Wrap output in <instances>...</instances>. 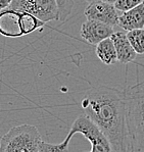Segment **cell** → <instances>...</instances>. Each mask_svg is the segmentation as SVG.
<instances>
[{
    "label": "cell",
    "instance_id": "obj_1",
    "mask_svg": "<svg viewBox=\"0 0 144 152\" xmlns=\"http://www.w3.org/2000/svg\"><path fill=\"white\" fill-rule=\"evenodd\" d=\"M84 113L104 134L111 151H128L125 91L110 86L93 87L82 99Z\"/></svg>",
    "mask_w": 144,
    "mask_h": 152
},
{
    "label": "cell",
    "instance_id": "obj_2",
    "mask_svg": "<svg viewBox=\"0 0 144 152\" xmlns=\"http://www.w3.org/2000/svg\"><path fill=\"white\" fill-rule=\"evenodd\" d=\"M124 91L128 151L144 152V81Z\"/></svg>",
    "mask_w": 144,
    "mask_h": 152
},
{
    "label": "cell",
    "instance_id": "obj_3",
    "mask_svg": "<svg viewBox=\"0 0 144 152\" xmlns=\"http://www.w3.org/2000/svg\"><path fill=\"white\" fill-rule=\"evenodd\" d=\"M44 141L38 129L31 125L11 128L0 139V151L42 152Z\"/></svg>",
    "mask_w": 144,
    "mask_h": 152
},
{
    "label": "cell",
    "instance_id": "obj_4",
    "mask_svg": "<svg viewBox=\"0 0 144 152\" xmlns=\"http://www.w3.org/2000/svg\"><path fill=\"white\" fill-rule=\"evenodd\" d=\"M76 134H82L86 139L91 144V151L92 152H110L111 151L110 144L104 134L100 131V129L90 120V118L83 112L82 114L76 118L73 123L69 130V134L67 135L66 139L59 144H55V151L62 152L68 151L69 144L73 136Z\"/></svg>",
    "mask_w": 144,
    "mask_h": 152
},
{
    "label": "cell",
    "instance_id": "obj_5",
    "mask_svg": "<svg viewBox=\"0 0 144 152\" xmlns=\"http://www.w3.org/2000/svg\"><path fill=\"white\" fill-rule=\"evenodd\" d=\"M45 23L26 11L5 8L0 11V34L17 38L41 29Z\"/></svg>",
    "mask_w": 144,
    "mask_h": 152
},
{
    "label": "cell",
    "instance_id": "obj_6",
    "mask_svg": "<svg viewBox=\"0 0 144 152\" xmlns=\"http://www.w3.org/2000/svg\"><path fill=\"white\" fill-rule=\"evenodd\" d=\"M8 8L26 11L46 23L58 20L55 0H11Z\"/></svg>",
    "mask_w": 144,
    "mask_h": 152
},
{
    "label": "cell",
    "instance_id": "obj_7",
    "mask_svg": "<svg viewBox=\"0 0 144 152\" xmlns=\"http://www.w3.org/2000/svg\"><path fill=\"white\" fill-rule=\"evenodd\" d=\"M84 15L87 20H94L102 22L113 27L118 26L119 10L115 7L113 3L105 0H95L89 2V5L84 10Z\"/></svg>",
    "mask_w": 144,
    "mask_h": 152
},
{
    "label": "cell",
    "instance_id": "obj_8",
    "mask_svg": "<svg viewBox=\"0 0 144 152\" xmlns=\"http://www.w3.org/2000/svg\"><path fill=\"white\" fill-rule=\"evenodd\" d=\"M113 32V26L94 20H87L82 24L80 30L82 38L92 45H96L100 41L110 37Z\"/></svg>",
    "mask_w": 144,
    "mask_h": 152
},
{
    "label": "cell",
    "instance_id": "obj_9",
    "mask_svg": "<svg viewBox=\"0 0 144 152\" xmlns=\"http://www.w3.org/2000/svg\"><path fill=\"white\" fill-rule=\"evenodd\" d=\"M118 27L126 32L144 28V1L135 7L121 12L118 20Z\"/></svg>",
    "mask_w": 144,
    "mask_h": 152
},
{
    "label": "cell",
    "instance_id": "obj_10",
    "mask_svg": "<svg viewBox=\"0 0 144 152\" xmlns=\"http://www.w3.org/2000/svg\"><path fill=\"white\" fill-rule=\"evenodd\" d=\"M113 42L115 51H117L118 61L121 64H127L132 62L136 58V51L132 47L130 41L128 40L126 33L124 32H113L110 36Z\"/></svg>",
    "mask_w": 144,
    "mask_h": 152
},
{
    "label": "cell",
    "instance_id": "obj_11",
    "mask_svg": "<svg viewBox=\"0 0 144 152\" xmlns=\"http://www.w3.org/2000/svg\"><path fill=\"white\" fill-rule=\"evenodd\" d=\"M95 53L104 64L110 65L118 62L117 51L110 37L104 39L95 45Z\"/></svg>",
    "mask_w": 144,
    "mask_h": 152
},
{
    "label": "cell",
    "instance_id": "obj_12",
    "mask_svg": "<svg viewBox=\"0 0 144 152\" xmlns=\"http://www.w3.org/2000/svg\"><path fill=\"white\" fill-rule=\"evenodd\" d=\"M126 35L137 54H144V28L128 31Z\"/></svg>",
    "mask_w": 144,
    "mask_h": 152
},
{
    "label": "cell",
    "instance_id": "obj_13",
    "mask_svg": "<svg viewBox=\"0 0 144 152\" xmlns=\"http://www.w3.org/2000/svg\"><path fill=\"white\" fill-rule=\"evenodd\" d=\"M58 11V20L59 22H64L71 15L72 9L74 7V0H55Z\"/></svg>",
    "mask_w": 144,
    "mask_h": 152
},
{
    "label": "cell",
    "instance_id": "obj_14",
    "mask_svg": "<svg viewBox=\"0 0 144 152\" xmlns=\"http://www.w3.org/2000/svg\"><path fill=\"white\" fill-rule=\"evenodd\" d=\"M143 1L144 0H115L113 5L120 12H124V11L135 7Z\"/></svg>",
    "mask_w": 144,
    "mask_h": 152
},
{
    "label": "cell",
    "instance_id": "obj_15",
    "mask_svg": "<svg viewBox=\"0 0 144 152\" xmlns=\"http://www.w3.org/2000/svg\"><path fill=\"white\" fill-rule=\"evenodd\" d=\"M10 3H11V0H0V11L5 8H8Z\"/></svg>",
    "mask_w": 144,
    "mask_h": 152
},
{
    "label": "cell",
    "instance_id": "obj_16",
    "mask_svg": "<svg viewBox=\"0 0 144 152\" xmlns=\"http://www.w3.org/2000/svg\"><path fill=\"white\" fill-rule=\"evenodd\" d=\"M105 1L110 2V3H115V0H105Z\"/></svg>",
    "mask_w": 144,
    "mask_h": 152
},
{
    "label": "cell",
    "instance_id": "obj_17",
    "mask_svg": "<svg viewBox=\"0 0 144 152\" xmlns=\"http://www.w3.org/2000/svg\"><path fill=\"white\" fill-rule=\"evenodd\" d=\"M87 2H92V1H95V0H86Z\"/></svg>",
    "mask_w": 144,
    "mask_h": 152
}]
</instances>
